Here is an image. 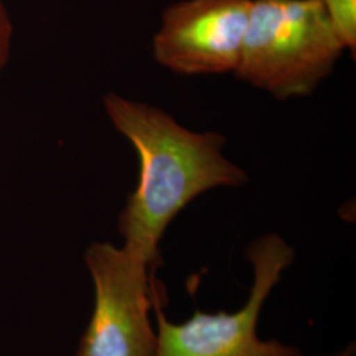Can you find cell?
<instances>
[{"label": "cell", "mask_w": 356, "mask_h": 356, "mask_svg": "<svg viewBox=\"0 0 356 356\" xmlns=\"http://www.w3.org/2000/svg\"><path fill=\"white\" fill-rule=\"evenodd\" d=\"M103 103L140 160L139 184L119 214L118 231L123 247L154 270L160 242L178 213L204 191L242 186L248 175L225 157V136L218 132H194L164 110L113 92Z\"/></svg>", "instance_id": "6da1fadb"}, {"label": "cell", "mask_w": 356, "mask_h": 356, "mask_svg": "<svg viewBox=\"0 0 356 356\" xmlns=\"http://www.w3.org/2000/svg\"><path fill=\"white\" fill-rule=\"evenodd\" d=\"M343 51L321 0H252L234 73L280 101L307 97Z\"/></svg>", "instance_id": "7a4b0ae2"}, {"label": "cell", "mask_w": 356, "mask_h": 356, "mask_svg": "<svg viewBox=\"0 0 356 356\" xmlns=\"http://www.w3.org/2000/svg\"><path fill=\"white\" fill-rule=\"evenodd\" d=\"M245 256L252 266L254 281L244 305L234 313L195 312L182 323L166 318L159 286L153 285L157 346L154 356H300L291 344L259 338L261 309L296 252L277 234H266L251 243Z\"/></svg>", "instance_id": "3957f363"}, {"label": "cell", "mask_w": 356, "mask_h": 356, "mask_svg": "<svg viewBox=\"0 0 356 356\" xmlns=\"http://www.w3.org/2000/svg\"><path fill=\"white\" fill-rule=\"evenodd\" d=\"M85 263L94 284V310L76 356H154L152 268L126 247L91 243Z\"/></svg>", "instance_id": "277c9868"}, {"label": "cell", "mask_w": 356, "mask_h": 356, "mask_svg": "<svg viewBox=\"0 0 356 356\" xmlns=\"http://www.w3.org/2000/svg\"><path fill=\"white\" fill-rule=\"evenodd\" d=\"M252 0H184L161 16L154 60L186 76L222 74L239 64Z\"/></svg>", "instance_id": "5b68a950"}, {"label": "cell", "mask_w": 356, "mask_h": 356, "mask_svg": "<svg viewBox=\"0 0 356 356\" xmlns=\"http://www.w3.org/2000/svg\"><path fill=\"white\" fill-rule=\"evenodd\" d=\"M344 49L356 51V0H321Z\"/></svg>", "instance_id": "8992f818"}, {"label": "cell", "mask_w": 356, "mask_h": 356, "mask_svg": "<svg viewBox=\"0 0 356 356\" xmlns=\"http://www.w3.org/2000/svg\"><path fill=\"white\" fill-rule=\"evenodd\" d=\"M11 36H13V26H11L8 13L0 0V72L10 56Z\"/></svg>", "instance_id": "52a82bcc"}, {"label": "cell", "mask_w": 356, "mask_h": 356, "mask_svg": "<svg viewBox=\"0 0 356 356\" xmlns=\"http://www.w3.org/2000/svg\"><path fill=\"white\" fill-rule=\"evenodd\" d=\"M356 347L355 343L347 344L342 350H338L335 353H331L327 355H318V356H355ZM300 356H304L302 354Z\"/></svg>", "instance_id": "ba28073f"}]
</instances>
